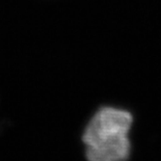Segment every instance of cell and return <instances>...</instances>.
Listing matches in <instances>:
<instances>
[{
  "mask_svg": "<svg viewBox=\"0 0 161 161\" xmlns=\"http://www.w3.org/2000/svg\"><path fill=\"white\" fill-rule=\"evenodd\" d=\"M132 114L115 107L98 110L82 136L88 161H127L131 154Z\"/></svg>",
  "mask_w": 161,
  "mask_h": 161,
  "instance_id": "6da1fadb",
  "label": "cell"
}]
</instances>
